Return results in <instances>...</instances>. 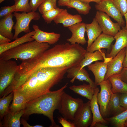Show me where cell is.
Returning a JSON list of instances; mask_svg holds the SVG:
<instances>
[{
  "mask_svg": "<svg viewBox=\"0 0 127 127\" xmlns=\"http://www.w3.org/2000/svg\"><path fill=\"white\" fill-rule=\"evenodd\" d=\"M86 50L78 44H57L36 57L22 61V71L29 76L37 70L47 67H63L68 69L79 65Z\"/></svg>",
  "mask_w": 127,
  "mask_h": 127,
  "instance_id": "cell-1",
  "label": "cell"
},
{
  "mask_svg": "<svg viewBox=\"0 0 127 127\" xmlns=\"http://www.w3.org/2000/svg\"><path fill=\"white\" fill-rule=\"evenodd\" d=\"M67 69L65 67L40 68L29 76L15 90L24 97L27 102L50 91L64 78Z\"/></svg>",
  "mask_w": 127,
  "mask_h": 127,
  "instance_id": "cell-2",
  "label": "cell"
},
{
  "mask_svg": "<svg viewBox=\"0 0 127 127\" xmlns=\"http://www.w3.org/2000/svg\"><path fill=\"white\" fill-rule=\"evenodd\" d=\"M67 84V83L57 90L50 91L27 102L22 117L27 119L33 114H43L50 120L51 124L50 127H59L55 121L53 113L55 110L59 109L61 96Z\"/></svg>",
  "mask_w": 127,
  "mask_h": 127,
  "instance_id": "cell-3",
  "label": "cell"
},
{
  "mask_svg": "<svg viewBox=\"0 0 127 127\" xmlns=\"http://www.w3.org/2000/svg\"><path fill=\"white\" fill-rule=\"evenodd\" d=\"M47 43H40L33 40L8 50L0 55V59H18L22 61L36 57L49 49Z\"/></svg>",
  "mask_w": 127,
  "mask_h": 127,
  "instance_id": "cell-4",
  "label": "cell"
},
{
  "mask_svg": "<svg viewBox=\"0 0 127 127\" xmlns=\"http://www.w3.org/2000/svg\"><path fill=\"white\" fill-rule=\"evenodd\" d=\"M19 65L11 60L0 59V97L11 84L18 69Z\"/></svg>",
  "mask_w": 127,
  "mask_h": 127,
  "instance_id": "cell-5",
  "label": "cell"
},
{
  "mask_svg": "<svg viewBox=\"0 0 127 127\" xmlns=\"http://www.w3.org/2000/svg\"><path fill=\"white\" fill-rule=\"evenodd\" d=\"M83 103L82 99L74 98L64 92L61 96L58 110L63 118L73 121L76 113Z\"/></svg>",
  "mask_w": 127,
  "mask_h": 127,
  "instance_id": "cell-6",
  "label": "cell"
},
{
  "mask_svg": "<svg viewBox=\"0 0 127 127\" xmlns=\"http://www.w3.org/2000/svg\"><path fill=\"white\" fill-rule=\"evenodd\" d=\"M13 14L16 20V23L13 28L15 30L13 38L14 40L17 38L19 34L22 32L27 33L31 32L29 24L31 21L38 20L40 17L38 12L32 11L29 13L23 12L21 13L14 12Z\"/></svg>",
  "mask_w": 127,
  "mask_h": 127,
  "instance_id": "cell-7",
  "label": "cell"
},
{
  "mask_svg": "<svg viewBox=\"0 0 127 127\" xmlns=\"http://www.w3.org/2000/svg\"><path fill=\"white\" fill-rule=\"evenodd\" d=\"M99 85L100 86V90L97 95V102L100 106L101 115L103 117H105L109 114L108 106L112 93L111 90L112 85L108 79L103 81Z\"/></svg>",
  "mask_w": 127,
  "mask_h": 127,
  "instance_id": "cell-8",
  "label": "cell"
},
{
  "mask_svg": "<svg viewBox=\"0 0 127 127\" xmlns=\"http://www.w3.org/2000/svg\"><path fill=\"white\" fill-rule=\"evenodd\" d=\"M95 18L103 33L114 37L121 29L118 23L113 22L110 16L104 12L97 11Z\"/></svg>",
  "mask_w": 127,
  "mask_h": 127,
  "instance_id": "cell-9",
  "label": "cell"
},
{
  "mask_svg": "<svg viewBox=\"0 0 127 127\" xmlns=\"http://www.w3.org/2000/svg\"><path fill=\"white\" fill-rule=\"evenodd\" d=\"M92 120L93 115L89 100L83 103L77 110L72 122L75 127H88L91 126Z\"/></svg>",
  "mask_w": 127,
  "mask_h": 127,
  "instance_id": "cell-10",
  "label": "cell"
},
{
  "mask_svg": "<svg viewBox=\"0 0 127 127\" xmlns=\"http://www.w3.org/2000/svg\"><path fill=\"white\" fill-rule=\"evenodd\" d=\"M97 11L104 12L116 21L121 26H125V22L119 11L115 7L111 0H102L95 5Z\"/></svg>",
  "mask_w": 127,
  "mask_h": 127,
  "instance_id": "cell-11",
  "label": "cell"
},
{
  "mask_svg": "<svg viewBox=\"0 0 127 127\" xmlns=\"http://www.w3.org/2000/svg\"><path fill=\"white\" fill-rule=\"evenodd\" d=\"M125 48L121 50L107 64V70L104 80L108 79L111 76L119 74L123 68V63L125 55Z\"/></svg>",
  "mask_w": 127,
  "mask_h": 127,
  "instance_id": "cell-12",
  "label": "cell"
},
{
  "mask_svg": "<svg viewBox=\"0 0 127 127\" xmlns=\"http://www.w3.org/2000/svg\"><path fill=\"white\" fill-rule=\"evenodd\" d=\"M67 77L71 78L70 82L73 83L75 79L79 81H85L95 88L97 87L96 85L90 78V75L84 68L81 69L79 65L74 66L67 69Z\"/></svg>",
  "mask_w": 127,
  "mask_h": 127,
  "instance_id": "cell-13",
  "label": "cell"
},
{
  "mask_svg": "<svg viewBox=\"0 0 127 127\" xmlns=\"http://www.w3.org/2000/svg\"><path fill=\"white\" fill-rule=\"evenodd\" d=\"M86 24L81 22L68 27L72 35L70 38L67 39V41L71 44L77 43L82 45H84L87 42L85 38Z\"/></svg>",
  "mask_w": 127,
  "mask_h": 127,
  "instance_id": "cell-14",
  "label": "cell"
},
{
  "mask_svg": "<svg viewBox=\"0 0 127 127\" xmlns=\"http://www.w3.org/2000/svg\"><path fill=\"white\" fill-rule=\"evenodd\" d=\"M121 27L122 28L114 37L115 43L110 52L106 54V58L112 59L122 49L127 47V30L125 26Z\"/></svg>",
  "mask_w": 127,
  "mask_h": 127,
  "instance_id": "cell-15",
  "label": "cell"
},
{
  "mask_svg": "<svg viewBox=\"0 0 127 127\" xmlns=\"http://www.w3.org/2000/svg\"><path fill=\"white\" fill-rule=\"evenodd\" d=\"M32 28L35 33L32 37L39 43H46L49 45L53 44L59 41L60 36L59 33L47 32L42 31L38 25L35 24L32 25Z\"/></svg>",
  "mask_w": 127,
  "mask_h": 127,
  "instance_id": "cell-16",
  "label": "cell"
},
{
  "mask_svg": "<svg viewBox=\"0 0 127 127\" xmlns=\"http://www.w3.org/2000/svg\"><path fill=\"white\" fill-rule=\"evenodd\" d=\"M82 19L79 14L72 15L66 9H63L53 21L56 24H62L64 27L68 28L77 23L81 22Z\"/></svg>",
  "mask_w": 127,
  "mask_h": 127,
  "instance_id": "cell-17",
  "label": "cell"
},
{
  "mask_svg": "<svg viewBox=\"0 0 127 127\" xmlns=\"http://www.w3.org/2000/svg\"><path fill=\"white\" fill-rule=\"evenodd\" d=\"M114 37L111 36L103 33L97 38L90 46L86 49L87 52H93L102 48L110 49L111 45L114 40Z\"/></svg>",
  "mask_w": 127,
  "mask_h": 127,
  "instance_id": "cell-18",
  "label": "cell"
},
{
  "mask_svg": "<svg viewBox=\"0 0 127 127\" xmlns=\"http://www.w3.org/2000/svg\"><path fill=\"white\" fill-rule=\"evenodd\" d=\"M107 63L105 60L102 62L97 61L94 64L87 66L88 69L93 74L95 78L94 82L97 86L104 80L107 70Z\"/></svg>",
  "mask_w": 127,
  "mask_h": 127,
  "instance_id": "cell-19",
  "label": "cell"
},
{
  "mask_svg": "<svg viewBox=\"0 0 127 127\" xmlns=\"http://www.w3.org/2000/svg\"><path fill=\"white\" fill-rule=\"evenodd\" d=\"M99 91V88L97 87L91 100L90 101L91 109L93 115L92 122L90 127H94L95 124L98 122L103 124L108 123L103 118L99 110L97 98V95Z\"/></svg>",
  "mask_w": 127,
  "mask_h": 127,
  "instance_id": "cell-20",
  "label": "cell"
},
{
  "mask_svg": "<svg viewBox=\"0 0 127 127\" xmlns=\"http://www.w3.org/2000/svg\"><path fill=\"white\" fill-rule=\"evenodd\" d=\"M24 113V110L15 113L8 112L4 116L0 123V127H20L21 117Z\"/></svg>",
  "mask_w": 127,
  "mask_h": 127,
  "instance_id": "cell-21",
  "label": "cell"
},
{
  "mask_svg": "<svg viewBox=\"0 0 127 127\" xmlns=\"http://www.w3.org/2000/svg\"><path fill=\"white\" fill-rule=\"evenodd\" d=\"M86 32L88 37L87 49L101 34L102 31L95 18H93L91 23L86 24Z\"/></svg>",
  "mask_w": 127,
  "mask_h": 127,
  "instance_id": "cell-22",
  "label": "cell"
},
{
  "mask_svg": "<svg viewBox=\"0 0 127 127\" xmlns=\"http://www.w3.org/2000/svg\"><path fill=\"white\" fill-rule=\"evenodd\" d=\"M12 14L4 17L0 21V34L12 40L14 35L12 32L14 24Z\"/></svg>",
  "mask_w": 127,
  "mask_h": 127,
  "instance_id": "cell-23",
  "label": "cell"
},
{
  "mask_svg": "<svg viewBox=\"0 0 127 127\" xmlns=\"http://www.w3.org/2000/svg\"><path fill=\"white\" fill-rule=\"evenodd\" d=\"M35 33L34 31L25 34L21 37L17 38L13 41L8 43L0 45V55L4 52L26 42L34 40L32 37Z\"/></svg>",
  "mask_w": 127,
  "mask_h": 127,
  "instance_id": "cell-24",
  "label": "cell"
},
{
  "mask_svg": "<svg viewBox=\"0 0 127 127\" xmlns=\"http://www.w3.org/2000/svg\"><path fill=\"white\" fill-rule=\"evenodd\" d=\"M96 88L93 87L89 84H87L84 83L78 86L72 85L69 88L74 93L90 101L92 98Z\"/></svg>",
  "mask_w": 127,
  "mask_h": 127,
  "instance_id": "cell-25",
  "label": "cell"
},
{
  "mask_svg": "<svg viewBox=\"0 0 127 127\" xmlns=\"http://www.w3.org/2000/svg\"><path fill=\"white\" fill-rule=\"evenodd\" d=\"M13 97L9 111L15 113L24 110L27 102L24 97L16 90L13 91Z\"/></svg>",
  "mask_w": 127,
  "mask_h": 127,
  "instance_id": "cell-26",
  "label": "cell"
},
{
  "mask_svg": "<svg viewBox=\"0 0 127 127\" xmlns=\"http://www.w3.org/2000/svg\"><path fill=\"white\" fill-rule=\"evenodd\" d=\"M104 53L101 49L93 52H86L84 58L80 62L79 65L81 69L84 68L92 64L94 62L99 60L103 61L105 59Z\"/></svg>",
  "mask_w": 127,
  "mask_h": 127,
  "instance_id": "cell-27",
  "label": "cell"
},
{
  "mask_svg": "<svg viewBox=\"0 0 127 127\" xmlns=\"http://www.w3.org/2000/svg\"><path fill=\"white\" fill-rule=\"evenodd\" d=\"M108 79L111 84L113 93H127V83L121 79L119 74L112 75Z\"/></svg>",
  "mask_w": 127,
  "mask_h": 127,
  "instance_id": "cell-28",
  "label": "cell"
},
{
  "mask_svg": "<svg viewBox=\"0 0 127 127\" xmlns=\"http://www.w3.org/2000/svg\"><path fill=\"white\" fill-rule=\"evenodd\" d=\"M120 93H112L108 106L109 114L113 116L116 115L125 111V109L120 105Z\"/></svg>",
  "mask_w": 127,
  "mask_h": 127,
  "instance_id": "cell-29",
  "label": "cell"
},
{
  "mask_svg": "<svg viewBox=\"0 0 127 127\" xmlns=\"http://www.w3.org/2000/svg\"><path fill=\"white\" fill-rule=\"evenodd\" d=\"M68 8H74L80 14L84 15L88 14L91 8L89 3L81 0H71L66 5Z\"/></svg>",
  "mask_w": 127,
  "mask_h": 127,
  "instance_id": "cell-30",
  "label": "cell"
},
{
  "mask_svg": "<svg viewBox=\"0 0 127 127\" xmlns=\"http://www.w3.org/2000/svg\"><path fill=\"white\" fill-rule=\"evenodd\" d=\"M104 119L115 127H125V123L127 119V110L116 115Z\"/></svg>",
  "mask_w": 127,
  "mask_h": 127,
  "instance_id": "cell-31",
  "label": "cell"
},
{
  "mask_svg": "<svg viewBox=\"0 0 127 127\" xmlns=\"http://www.w3.org/2000/svg\"><path fill=\"white\" fill-rule=\"evenodd\" d=\"M13 91L12 92L7 96L0 99V116L2 119L4 116L8 112L9 104L13 99Z\"/></svg>",
  "mask_w": 127,
  "mask_h": 127,
  "instance_id": "cell-32",
  "label": "cell"
},
{
  "mask_svg": "<svg viewBox=\"0 0 127 127\" xmlns=\"http://www.w3.org/2000/svg\"><path fill=\"white\" fill-rule=\"evenodd\" d=\"M15 12H22L29 13L32 11L29 0H14Z\"/></svg>",
  "mask_w": 127,
  "mask_h": 127,
  "instance_id": "cell-33",
  "label": "cell"
},
{
  "mask_svg": "<svg viewBox=\"0 0 127 127\" xmlns=\"http://www.w3.org/2000/svg\"><path fill=\"white\" fill-rule=\"evenodd\" d=\"M63 9L57 7L45 12L42 16L47 24L50 23L54 21Z\"/></svg>",
  "mask_w": 127,
  "mask_h": 127,
  "instance_id": "cell-34",
  "label": "cell"
},
{
  "mask_svg": "<svg viewBox=\"0 0 127 127\" xmlns=\"http://www.w3.org/2000/svg\"><path fill=\"white\" fill-rule=\"evenodd\" d=\"M122 16L127 12V0H111Z\"/></svg>",
  "mask_w": 127,
  "mask_h": 127,
  "instance_id": "cell-35",
  "label": "cell"
},
{
  "mask_svg": "<svg viewBox=\"0 0 127 127\" xmlns=\"http://www.w3.org/2000/svg\"><path fill=\"white\" fill-rule=\"evenodd\" d=\"M55 8L51 0H45L38 8L40 13L43 15L45 12Z\"/></svg>",
  "mask_w": 127,
  "mask_h": 127,
  "instance_id": "cell-36",
  "label": "cell"
},
{
  "mask_svg": "<svg viewBox=\"0 0 127 127\" xmlns=\"http://www.w3.org/2000/svg\"><path fill=\"white\" fill-rule=\"evenodd\" d=\"M15 5L11 6H5L1 7L0 11V17H5L15 12Z\"/></svg>",
  "mask_w": 127,
  "mask_h": 127,
  "instance_id": "cell-37",
  "label": "cell"
},
{
  "mask_svg": "<svg viewBox=\"0 0 127 127\" xmlns=\"http://www.w3.org/2000/svg\"><path fill=\"white\" fill-rule=\"evenodd\" d=\"M45 0H30L29 3L32 11L36 12L40 4Z\"/></svg>",
  "mask_w": 127,
  "mask_h": 127,
  "instance_id": "cell-38",
  "label": "cell"
},
{
  "mask_svg": "<svg viewBox=\"0 0 127 127\" xmlns=\"http://www.w3.org/2000/svg\"><path fill=\"white\" fill-rule=\"evenodd\" d=\"M59 123L61 124L63 127H75L72 122H70L67 120L62 117H60L58 118Z\"/></svg>",
  "mask_w": 127,
  "mask_h": 127,
  "instance_id": "cell-39",
  "label": "cell"
},
{
  "mask_svg": "<svg viewBox=\"0 0 127 127\" xmlns=\"http://www.w3.org/2000/svg\"><path fill=\"white\" fill-rule=\"evenodd\" d=\"M119 100L121 105L127 110V93H120Z\"/></svg>",
  "mask_w": 127,
  "mask_h": 127,
  "instance_id": "cell-40",
  "label": "cell"
},
{
  "mask_svg": "<svg viewBox=\"0 0 127 127\" xmlns=\"http://www.w3.org/2000/svg\"><path fill=\"white\" fill-rule=\"evenodd\" d=\"M119 74L121 79L127 83V67H123Z\"/></svg>",
  "mask_w": 127,
  "mask_h": 127,
  "instance_id": "cell-41",
  "label": "cell"
},
{
  "mask_svg": "<svg viewBox=\"0 0 127 127\" xmlns=\"http://www.w3.org/2000/svg\"><path fill=\"white\" fill-rule=\"evenodd\" d=\"M20 123L24 127H43V126L41 125H36L34 126H31L27 122L25 119L21 118L20 120Z\"/></svg>",
  "mask_w": 127,
  "mask_h": 127,
  "instance_id": "cell-42",
  "label": "cell"
},
{
  "mask_svg": "<svg viewBox=\"0 0 127 127\" xmlns=\"http://www.w3.org/2000/svg\"><path fill=\"white\" fill-rule=\"evenodd\" d=\"M11 40L0 34V45L6 44L10 43Z\"/></svg>",
  "mask_w": 127,
  "mask_h": 127,
  "instance_id": "cell-43",
  "label": "cell"
},
{
  "mask_svg": "<svg viewBox=\"0 0 127 127\" xmlns=\"http://www.w3.org/2000/svg\"><path fill=\"white\" fill-rule=\"evenodd\" d=\"M71 0H58V5L59 6H65Z\"/></svg>",
  "mask_w": 127,
  "mask_h": 127,
  "instance_id": "cell-44",
  "label": "cell"
},
{
  "mask_svg": "<svg viewBox=\"0 0 127 127\" xmlns=\"http://www.w3.org/2000/svg\"><path fill=\"white\" fill-rule=\"evenodd\" d=\"M123 67H127V47L125 48V55L123 63Z\"/></svg>",
  "mask_w": 127,
  "mask_h": 127,
  "instance_id": "cell-45",
  "label": "cell"
},
{
  "mask_svg": "<svg viewBox=\"0 0 127 127\" xmlns=\"http://www.w3.org/2000/svg\"><path fill=\"white\" fill-rule=\"evenodd\" d=\"M94 127H107V126L103 123L100 122H96L95 124Z\"/></svg>",
  "mask_w": 127,
  "mask_h": 127,
  "instance_id": "cell-46",
  "label": "cell"
},
{
  "mask_svg": "<svg viewBox=\"0 0 127 127\" xmlns=\"http://www.w3.org/2000/svg\"><path fill=\"white\" fill-rule=\"evenodd\" d=\"M86 3H89L91 2H94L99 4L100 3L102 0H81Z\"/></svg>",
  "mask_w": 127,
  "mask_h": 127,
  "instance_id": "cell-47",
  "label": "cell"
},
{
  "mask_svg": "<svg viewBox=\"0 0 127 127\" xmlns=\"http://www.w3.org/2000/svg\"><path fill=\"white\" fill-rule=\"evenodd\" d=\"M126 22V25L125 26V28L127 30V12L124 15Z\"/></svg>",
  "mask_w": 127,
  "mask_h": 127,
  "instance_id": "cell-48",
  "label": "cell"
},
{
  "mask_svg": "<svg viewBox=\"0 0 127 127\" xmlns=\"http://www.w3.org/2000/svg\"><path fill=\"white\" fill-rule=\"evenodd\" d=\"M55 8H56V2L57 0H51Z\"/></svg>",
  "mask_w": 127,
  "mask_h": 127,
  "instance_id": "cell-49",
  "label": "cell"
},
{
  "mask_svg": "<svg viewBox=\"0 0 127 127\" xmlns=\"http://www.w3.org/2000/svg\"><path fill=\"white\" fill-rule=\"evenodd\" d=\"M124 126H125V127H127V119L125 122V124H124Z\"/></svg>",
  "mask_w": 127,
  "mask_h": 127,
  "instance_id": "cell-50",
  "label": "cell"
},
{
  "mask_svg": "<svg viewBox=\"0 0 127 127\" xmlns=\"http://www.w3.org/2000/svg\"><path fill=\"white\" fill-rule=\"evenodd\" d=\"M5 0H0V3H1Z\"/></svg>",
  "mask_w": 127,
  "mask_h": 127,
  "instance_id": "cell-51",
  "label": "cell"
}]
</instances>
